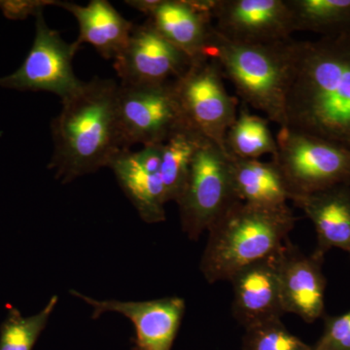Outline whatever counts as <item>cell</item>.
<instances>
[{"label":"cell","instance_id":"cell-1","mask_svg":"<svg viewBox=\"0 0 350 350\" xmlns=\"http://www.w3.org/2000/svg\"><path fill=\"white\" fill-rule=\"evenodd\" d=\"M283 126L350 149V33L295 41Z\"/></svg>","mask_w":350,"mask_h":350},{"label":"cell","instance_id":"cell-2","mask_svg":"<svg viewBox=\"0 0 350 350\" xmlns=\"http://www.w3.org/2000/svg\"><path fill=\"white\" fill-rule=\"evenodd\" d=\"M119 83L94 77L62 100L53 120V150L49 165L63 184L109 167L126 146L117 116Z\"/></svg>","mask_w":350,"mask_h":350},{"label":"cell","instance_id":"cell-3","mask_svg":"<svg viewBox=\"0 0 350 350\" xmlns=\"http://www.w3.org/2000/svg\"><path fill=\"white\" fill-rule=\"evenodd\" d=\"M299 217L289 206L232 204L208 229L200 269L207 282L230 280L239 269L282 250Z\"/></svg>","mask_w":350,"mask_h":350},{"label":"cell","instance_id":"cell-4","mask_svg":"<svg viewBox=\"0 0 350 350\" xmlns=\"http://www.w3.org/2000/svg\"><path fill=\"white\" fill-rule=\"evenodd\" d=\"M295 39L269 45L231 42L214 29L207 56L213 57L244 105L259 110L269 121L285 125V96Z\"/></svg>","mask_w":350,"mask_h":350},{"label":"cell","instance_id":"cell-5","mask_svg":"<svg viewBox=\"0 0 350 350\" xmlns=\"http://www.w3.org/2000/svg\"><path fill=\"white\" fill-rule=\"evenodd\" d=\"M278 165L290 195L308 196L350 186V149L324 138L280 126L275 137Z\"/></svg>","mask_w":350,"mask_h":350},{"label":"cell","instance_id":"cell-6","mask_svg":"<svg viewBox=\"0 0 350 350\" xmlns=\"http://www.w3.org/2000/svg\"><path fill=\"white\" fill-rule=\"evenodd\" d=\"M230 155L204 139L198 147L183 192L176 200L182 231L198 241L236 202Z\"/></svg>","mask_w":350,"mask_h":350},{"label":"cell","instance_id":"cell-7","mask_svg":"<svg viewBox=\"0 0 350 350\" xmlns=\"http://www.w3.org/2000/svg\"><path fill=\"white\" fill-rule=\"evenodd\" d=\"M224 79L214 57H200L175 80L174 89L191 128L227 153L226 135L239 112L238 101L228 93Z\"/></svg>","mask_w":350,"mask_h":350},{"label":"cell","instance_id":"cell-8","mask_svg":"<svg viewBox=\"0 0 350 350\" xmlns=\"http://www.w3.org/2000/svg\"><path fill=\"white\" fill-rule=\"evenodd\" d=\"M117 116L126 149L163 144L175 133L192 129L179 105L174 81L153 86L119 83Z\"/></svg>","mask_w":350,"mask_h":350},{"label":"cell","instance_id":"cell-9","mask_svg":"<svg viewBox=\"0 0 350 350\" xmlns=\"http://www.w3.org/2000/svg\"><path fill=\"white\" fill-rule=\"evenodd\" d=\"M36 36L24 63L12 75L0 78V87L17 91L49 92L63 100L84 84L73 70V57L79 50L51 29L43 10L36 16Z\"/></svg>","mask_w":350,"mask_h":350},{"label":"cell","instance_id":"cell-10","mask_svg":"<svg viewBox=\"0 0 350 350\" xmlns=\"http://www.w3.org/2000/svg\"><path fill=\"white\" fill-rule=\"evenodd\" d=\"M192 61L146 20L133 25L129 42L113 66L121 85L153 86L178 79Z\"/></svg>","mask_w":350,"mask_h":350},{"label":"cell","instance_id":"cell-11","mask_svg":"<svg viewBox=\"0 0 350 350\" xmlns=\"http://www.w3.org/2000/svg\"><path fill=\"white\" fill-rule=\"evenodd\" d=\"M214 29L231 42L269 45L294 33L286 0H214Z\"/></svg>","mask_w":350,"mask_h":350},{"label":"cell","instance_id":"cell-12","mask_svg":"<svg viewBox=\"0 0 350 350\" xmlns=\"http://www.w3.org/2000/svg\"><path fill=\"white\" fill-rule=\"evenodd\" d=\"M69 293L92 306L93 319L107 312L119 313L130 319L135 330L131 350H172L186 312L185 301L180 297L139 301H98L75 290Z\"/></svg>","mask_w":350,"mask_h":350},{"label":"cell","instance_id":"cell-13","mask_svg":"<svg viewBox=\"0 0 350 350\" xmlns=\"http://www.w3.org/2000/svg\"><path fill=\"white\" fill-rule=\"evenodd\" d=\"M325 256L306 255L288 239L280 250V288L283 312L312 324L325 317Z\"/></svg>","mask_w":350,"mask_h":350},{"label":"cell","instance_id":"cell-14","mask_svg":"<svg viewBox=\"0 0 350 350\" xmlns=\"http://www.w3.org/2000/svg\"><path fill=\"white\" fill-rule=\"evenodd\" d=\"M162 152L163 144L144 146L138 151L125 149L109 165L138 215L148 224L165 221L167 202L161 175Z\"/></svg>","mask_w":350,"mask_h":350},{"label":"cell","instance_id":"cell-15","mask_svg":"<svg viewBox=\"0 0 350 350\" xmlns=\"http://www.w3.org/2000/svg\"><path fill=\"white\" fill-rule=\"evenodd\" d=\"M280 250L244 267L230 278L232 317L244 329L285 314L280 299Z\"/></svg>","mask_w":350,"mask_h":350},{"label":"cell","instance_id":"cell-16","mask_svg":"<svg viewBox=\"0 0 350 350\" xmlns=\"http://www.w3.org/2000/svg\"><path fill=\"white\" fill-rule=\"evenodd\" d=\"M214 0H156L147 20L191 59L207 56L214 33Z\"/></svg>","mask_w":350,"mask_h":350},{"label":"cell","instance_id":"cell-17","mask_svg":"<svg viewBox=\"0 0 350 350\" xmlns=\"http://www.w3.org/2000/svg\"><path fill=\"white\" fill-rule=\"evenodd\" d=\"M291 202L314 226L315 252L325 256L332 248H338L350 256V186L295 197Z\"/></svg>","mask_w":350,"mask_h":350},{"label":"cell","instance_id":"cell-18","mask_svg":"<svg viewBox=\"0 0 350 350\" xmlns=\"http://www.w3.org/2000/svg\"><path fill=\"white\" fill-rule=\"evenodd\" d=\"M59 7L72 14L79 25L78 46L91 44L103 59H113L125 49L133 23L124 18L107 0H92L82 6L59 1Z\"/></svg>","mask_w":350,"mask_h":350},{"label":"cell","instance_id":"cell-19","mask_svg":"<svg viewBox=\"0 0 350 350\" xmlns=\"http://www.w3.org/2000/svg\"><path fill=\"white\" fill-rule=\"evenodd\" d=\"M232 187L239 202L253 206H286L289 192L273 160H243L230 156Z\"/></svg>","mask_w":350,"mask_h":350},{"label":"cell","instance_id":"cell-20","mask_svg":"<svg viewBox=\"0 0 350 350\" xmlns=\"http://www.w3.org/2000/svg\"><path fill=\"white\" fill-rule=\"evenodd\" d=\"M293 31L321 38L350 33V0H286Z\"/></svg>","mask_w":350,"mask_h":350},{"label":"cell","instance_id":"cell-21","mask_svg":"<svg viewBox=\"0 0 350 350\" xmlns=\"http://www.w3.org/2000/svg\"><path fill=\"white\" fill-rule=\"evenodd\" d=\"M226 151L230 156L243 160H258L260 157L278 153L275 137L269 120L251 114L247 108L239 110L225 138Z\"/></svg>","mask_w":350,"mask_h":350},{"label":"cell","instance_id":"cell-22","mask_svg":"<svg viewBox=\"0 0 350 350\" xmlns=\"http://www.w3.org/2000/svg\"><path fill=\"white\" fill-rule=\"evenodd\" d=\"M204 139L206 138L193 129H186L175 133L163 144L161 175L167 202H176L180 197L193 157Z\"/></svg>","mask_w":350,"mask_h":350},{"label":"cell","instance_id":"cell-23","mask_svg":"<svg viewBox=\"0 0 350 350\" xmlns=\"http://www.w3.org/2000/svg\"><path fill=\"white\" fill-rule=\"evenodd\" d=\"M57 301L55 295L40 312L31 317H24L17 308L7 305L5 320L0 326V350H32Z\"/></svg>","mask_w":350,"mask_h":350},{"label":"cell","instance_id":"cell-24","mask_svg":"<svg viewBox=\"0 0 350 350\" xmlns=\"http://www.w3.org/2000/svg\"><path fill=\"white\" fill-rule=\"evenodd\" d=\"M243 350H312L300 338L293 335L282 321L273 319L245 328Z\"/></svg>","mask_w":350,"mask_h":350},{"label":"cell","instance_id":"cell-25","mask_svg":"<svg viewBox=\"0 0 350 350\" xmlns=\"http://www.w3.org/2000/svg\"><path fill=\"white\" fill-rule=\"evenodd\" d=\"M324 330L312 350H350V310L342 315H325Z\"/></svg>","mask_w":350,"mask_h":350},{"label":"cell","instance_id":"cell-26","mask_svg":"<svg viewBox=\"0 0 350 350\" xmlns=\"http://www.w3.org/2000/svg\"><path fill=\"white\" fill-rule=\"evenodd\" d=\"M57 0H0V9L10 20H25L36 15L46 6H57Z\"/></svg>","mask_w":350,"mask_h":350}]
</instances>
